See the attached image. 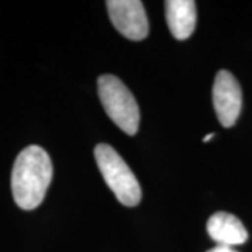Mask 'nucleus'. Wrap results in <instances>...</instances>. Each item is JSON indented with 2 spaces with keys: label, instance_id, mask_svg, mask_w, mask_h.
<instances>
[{
  "label": "nucleus",
  "instance_id": "6e6552de",
  "mask_svg": "<svg viewBox=\"0 0 252 252\" xmlns=\"http://www.w3.org/2000/svg\"><path fill=\"white\" fill-rule=\"evenodd\" d=\"M206 252H238L235 251L233 247H225V245H215L212 250H209Z\"/></svg>",
  "mask_w": 252,
  "mask_h": 252
},
{
  "label": "nucleus",
  "instance_id": "f03ea898",
  "mask_svg": "<svg viewBox=\"0 0 252 252\" xmlns=\"http://www.w3.org/2000/svg\"><path fill=\"white\" fill-rule=\"evenodd\" d=\"M94 157L102 178L118 200L129 207L139 205L142 199L140 185L135 174L117 150L109 144H97L94 149Z\"/></svg>",
  "mask_w": 252,
  "mask_h": 252
},
{
  "label": "nucleus",
  "instance_id": "f257e3e1",
  "mask_svg": "<svg viewBox=\"0 0 252 252\" xmlns=\"http://www.w3.org/2000/svg\"><path fill=\"white\" fill-rule=\"evenodd\" d=\"M54 167L49 154L39 146H28L18 153L11 171L14 202L24 210L38 207L51 185Z\"/></svg>",
  "mask_w": 252,
  "mask_h": 252
},
{
  "label": "nucleus",
  "instance_id": "1a4fd4ad",
  "mask_svg": "<svg viewBox=\"0 0 252 252\" xmlns=\"http://www.w3.org/2000/svg\"><path fill=\"white\" fill-rule=\"evenodd\" d=\"M213 137H215V133H209V135L203 137V142H205V143H207V142H210Z\"/></svg>",
  "mask_w": 252,
  "mask_h": 252
},
{
  "label": "nucleus",
  "instance_id": "20e7f679",
  "mask_svg": "<svg viewBox=\"0 0 252 252\" xmlns=\"http://www.w3.org/2000/svg\"><path fill=\"white\" fill-rule=\"evenodd\" d=\"M107 9L112 24L132 41H142L149 35V20L140 0H108Z\"/></svg>",
  "mask_w": 252,
  "mask_h": 252
},
{
  "label": "nucleus",
  "instance_id": "423d86ee",
  "mask_svg": "<svg viewBox=\"0 0 252 252\" xmlns=\"http://www.w3.org/2000/svg\"><path fill=\"white\" fill-rule=\"evenodd\" d=\"M207 234L216 245L233 247L248 240V231L238 217L227 212H217L207 220Z\"/></svg>",
  "mask_w": 252,
  "mask_h": 252
},
{
  "label": "nucleus",
  "instance_id": "39448f33",
  "mask_svg": "<svg viewBox=\"0 0 252 252\" xmlns=\"http://www.w3.org/2000/svg\"><path fill=\"white\" fill-rule=\"evenodd\" d=\"M213 105L219 122L224 127H231L237 122L243 107V93L237 79L227 70H220L216 74Z\"/></svg>",
  "mask_w": 252,
  "mask_h": 252
},
{
  "label": "nucleus",
  "instance_id": "7ed1b4c3",
  "mask_svg": "<svg viewBox=\"0 0 252 252\" xmlns=\"http://www.w3.org/2000/svg\"><path fill=\"white\" fill-rule=\"evenodd\" d=\"M98 95L109 119L126 135L137 133L140 112L133 94L117 76L102 74L98 77Z\"/></svg>",
  "mask_w": 252,
  "mask_h": 252
},
{
  "label": "nucleus",
  "instance_id": "0eeeda50",
  "mask_svg": "<svg viewBox=\"0 0 252 252\" xmlns=\"http://www.w3.org/2000/svg\"><path fill=\"white\" fill-rule=\"evenodd\" d=\"M165 18L174 38L188 39L196 27V3L193 0H167Z\"/></svg>",
  "mask_w": 252,
  "mask_h": 252
}]
</instances>
